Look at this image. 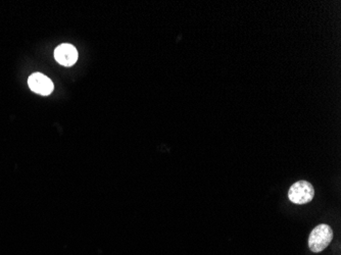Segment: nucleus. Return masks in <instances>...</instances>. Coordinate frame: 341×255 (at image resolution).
Instances as JSON below:
<instances>
[{"instance_id":"nucleus-1","label":"nucleus","mask_w":341,"mask_h":255,"mask_svg":"<svg viewBox=\"0 0 341 255\" xmlns=\"http://www.w3.org/2000/svg\"><path fill=\"white\" fill-rule=\"evenodd\" d=\"M333 239V230L330 226L321 224L318 225L310 234L309 247L315 252L319 253L325 250Z\"/></svg>"},{"instance_id":"nucleus-2","label":"nucleus","mask_w":341,"mask_h":255,"mask_svg":"<svg viewBox=\"0 0 341 255\" xmlns=\"http://www.w3.org/2000/svg\"><path fill=\"white\" fill-rule=\"evenodd\" d=\"M315 196V190L311 183L307 181H298L294 183L289 191L288 198L294 204H307L313 200Z\"/></svg>"},{"instance_id":"nucleus-3","label":"nucleus","mask_w":341,"mask_h":255,"mask_svg":"<svg viewBox=\"0 0 341 255\" xmlns=\"http://www.w3.org/2000/svg\"><path fill=\"white\" fill-rule=\"evenodd\" d=\"M28 85L33 92L44 96L49 95L54 88L52 81L41 72H35L31 75L28 80Z\"/></svg>"},{"instance_id":"nucleus-4","label":"nucleus","mask_w":341,"mask_h":255,"mask_svg":"<svg viewBox=\"0 0 341 255\" xmlns=\"http://www.w3.org/2000/svg\"><path fill=\"white\" fill-rule=\"evenodd\" d=\"M56 61L63 66H72L78 59V52L71 44H60L54 50Z\"/></svg>"}]
</instances>
